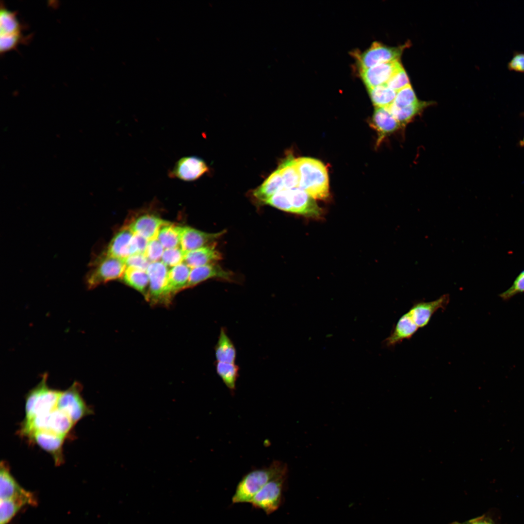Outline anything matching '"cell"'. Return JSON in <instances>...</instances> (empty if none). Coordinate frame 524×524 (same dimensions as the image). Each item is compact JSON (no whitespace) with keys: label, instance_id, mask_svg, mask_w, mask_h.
Returning <instances> with one entry per match:
<instances>
[{"label":"cell","instance_id":"obj_28","mask_svg":"<svg viewBox=\"0 0 524 524\" xmlns=\"http://www.w3.org/2000/svg\"><path fill=\"white\" fill-rule=\"evenodd\" d=\"M23 25L20 23L16 11L8 9L1 3L0 9V35L23 34Z\"/></svg>","mask_w":524,"mask_h":524},{"label":"cell","instance_id":"obj_18","mask_svg":"<svg viewBox=\"0 0 524 524\" xmlns=\"http://www.w3.org/2000/svg\"><path fill=\"white\" fill-rule=\"evenodd\" d=\"M371 125L378 134L377 145L386 137L402 129L389 109L385 107H376Z\"/></svg>","mask_w":524,"mask_h":524},{"label":"cell","instance_id":"obj_1","mask_svg":"<svg viewBox=\"0 0 524 524\" xmlns=\"http://www.w3.org/2000/svg\"><path fill=\"white\" fill-rule=\"evenodd\" d=\"M299 175L298 187L314 199L325 200L329 197V181L326 166L320 161L310 158L296 159Z\"/></svg>","mask_w":524,"mask_h":524},{"label":"cell","instance_id":"obj_15","mask_svg":"<svg viewBox=\"0 0 524 524\" xmlns=\"http://www.w3.org/2000/svg\"><path fill=\"white\" fill-rule=\"evenodd\" d=\"M449 300V295L445 294L435 300L415 302L408 311L418 327L422 328L428 325L433 315L439 309L446 308Z\"/></svg>","mask_w":524,"mask_h":524},{"label":"cell","instance_id":"obj_10","mask_svg":"<svg viewBox=\"0 0 524 524\" xmlns=\"http://www.w3.org/2000/svg\"><path fill=\"white\" fill-rule=\"evenodd\" d=\"M209 171L205 161L196 156H185L180 159L168 172L171 179L183 181L195 180Z\"/></svg>","mask_w":524,"mask_h":524},{"label":"cell","instance_id":"obj_40","mask_svg":"<svg viewBox=\"0 0 524 524\" xmlns=\"http://www.w3.org/2000/svg\"><path fill=\"white\" fill-rule=\"evenodd\" d=\"M386 84L396 92L410 84L408 76L403 67L392 77Z\"/></svg>","mask_w":524,"mask_h":524},{"label":"cell","instance_id":"obj_20","mask_svg":"<svg viewBox=\"0 0 524 524\" xmlns=\"http://www.w3.org/2000/svg\"><path fill=\"white\" fill-rule=\"evenodd\" d=\"M232 274L215 263L193 268L191 269L186 289L193 287L210 278L226 280L232 279Z\"/></svg>","mask_w":524,"mask_h":524},{"label":"cell","instance_id":"obj_14","mask_svg":"<svg viewBox=\"0 0 524 524\" xmlns=\"http://www.w3.org/2000/svg\"><path fill=\"white\" fill-rule=\"evenodd\" d=\"M402 67L399 60H394L360 70V75L367 88L370 89L386 84Z\"/></svg>","mask_w":524,"mask_h":524},{"label":"cell","instance_id":"obj_8","mask_svg":"<svg viewBox=\"0 0 524 524\" xmlns=\"http://www.w3.org/2000/svg\"><path fill=\"white\" fill-rule=\"evenodd\" d=\"M82 385L74 381L66 390L61 391L57 408L66 414L75 424L84 417L92 414L93 409L83 399Z\"/></svg>","mask_w":524,"mask_h":524},{"label":"cell","instance_id":"obj_39","mask_svg":"<svg viewBox=\"0 0 524 524\" xmlns=\"http://www.w3.org/2000/svg\"><path fill=\"white\" fill-rule=\"evenodd\" d=\"M164 249L158 239L155 238L149 240L144 255L150 263L158 262L162 258Z\"/></svg>","mask_w":524,"mask_h":524},{"label":"cell","instance_id":"obj_41","mask_svg":"<svg viewBox=\"0 0 524 524\" xmlns=\"http://www.w3.org/2000/svg\"><path fill=\"white\" fill-rule=\"evenodd\" d=\"M127 267L146 271L150 263L145 255L143 254L136 253L131 255L125 259Z\"/></svg>","mask_w":524,"mask_h":524},{"label":"cell","instance_id":"obj_4","mask_svg":"<svg viewBox=\"0 0 524 524\" xmlns=\"http://www.w3.org/2000/svg\"><path fill=\"white\" fill-rule=\"evenodd\" d=\"M85 278L89 289L122 278L127 267L125 260L108 254L105 251L94 260Z\"/></svg>","mask_w":524,"mask_h":524},{"label":"cell","instance_id":"obj_16","mask_svg":"<svg viewBox=\"0 0 524 524\" xmlns=\"http://www.w3.org/2000/svg\"><path fill=\"white\" fill-rule=\"evenodd\" d=\"M291 213L307 217L318 218L321 217L322 210L315 199L305 191L296 187L288 189Z\"/></svg>","mask_w":524,"mask_h":524},{"label":"cell","instance_id":"obj_22","mask_svg":"<svg viewBox=\"0 0 524 524\" xmlns=\"http://www.w3.org/2000/svg\"><path fill=\"white\" fill-rule=\"evenodd\" d=\"M28 492L22 488L12 476L7 464L5 461H1L0 470V500L19 497Z\"/></svg>","mask_w":524,"mask_h":524},{"label":"cell","instance_id":"obj_31","mask_svg":"<svg viewBox=\"0 0 524 524\" xmlns=\"http://www.w3.org/2000/svg\"><path fill=\"white\" fill-rule=\"evenodd\" d=\"M182 227L168 221L161 227L157 238L164 249L180 247Z\"/></svg>","mask_w":524,"mask_h":524},{"label":"cell","instance_id":"obj_3","mask_svg":"<svg viewBox=\"0 0 524 524\" xmlns=\"http://www.w3.org/2000/svg\"><path fill=\"white\" fill-rule=\"evenodd\" d=\"M48 374H43L40 381L27 394L25 398V418L49 413L57 408L60 391L50 388L47 384Z\"/></svg>","mask_w":524,"mask_h":524},{"label":"cell","instance_id":"obj_13","mask_svg":"<svg viewBox=\"0 0 524 524\" xmlns=\"http://www.w3.org/2000/svg\"><path fill=\"white\" fill-rule=\"evenodd\" d=\"M112 256L125 260L138 253L134 233L127 226H123L114 236L105 251Z\"/></svg>","mask_w":524,"mask_h":524},{"label":"cell","instance_id":"obj_9","mask_svg":"<svg viewBox=\"0 0 524 524\" xmlns=\"http://www.w3.org/2000/svg\"><path fill=\"white\" fill-rule=\"evenodd\" d=\"M409 44L407 43L397 47H390L377 42H374L369 49L358 57L360 70L382 63L399 60L404 50L409 46Z\"/></svg>","mask_w":524,"mask_h":524},{"label":"cell","instance_id":"obj_44","mask_svg":"<svg viewBox=\"0 0 524 524\" xmlns=\"http://www.w3.org/2000/svg\"><path fill=\"white\" fill-rule=\"evenodd\" d=\"M520 144L521 147H524V138L520 141Z\"/></svg>","mask_w":524,"mask_h":524},{"label":"cell","instance_id":"obj_27","mask_svg":"<svg viewBox=\"0 0 524 524\" xmlns=\"http://www.w3.org/2000/svg\"><path fill=\"white\" fill-rule=\"evenodd\" d=\"M284 188L281 175L277 168L253 191V195L261 201L265 203L273 195Z\"/></svg>","mask_w":524,"mask_h":524},{"label":"cell","instance_id":"obj_2","mask_svg":"<svg viewBox=\"0 0 524 524\" xmlns=\"http://www.w3.org/2000/svg\"><path fill=\"white\" fill-rule=\"evenodd\" d=\"M287 469L285 463L276 460L267 467L250 471L238 483L232 502L250 503L256 493L270 480Z\"/></svg>","mask_w":524,"mask_h":524},{"label":"cell","instance_id":"obj_30","mask_svg":"<svg viewBox=\"0 0 524 524\" xmlns=\"http://www.w3.org/2000/svg\"><path fill=\"white\" fill-rule=\"evenodd\" d=\"M278 169L281 175L285 188L290 189L298 187L299 175L296 159L292 154H288L282 160Z\"/></svg>","mask_w":524,"mask_h":524},{"label":"cell","instance_id":"obj_33","mask_svg":"<svg viewBox=\"0 0 524 524\" xmlns=\"http://www.w3.org/2000/svg\"><path fill=\"white\" fill-rule=\"evenodd\" d=\"M215 369L231 393L236 389V384L239 376V367L235 363L216 361Z\"/></svg>","mask_w":524,"mask_h":524},{"label":"cell","instance_id":"obj_17","mask_svg":"<svg viewBox=\"0 0 524 524\" xmlns=\"http://www.w3.org/2000/svg\"><path fill=\"white\" fill-rule=\"evenodd\" d=\"M225 232L208 233L196 229L183 226L181 234L180 247L185 252L212 244Z\"/></svg>","mask_w":524,"mask_h":524},{"label":"cell","instance_id":"obj_35","mask_svg":"<svg viewBox=\"0 0 524 524\" xmlns=\"http://www.w3.org/2000/svg\"><path fill=\"white\" fill-rule=\"evenodd\" d=\"M265 203L279 210L291 213L289 191L285 188L276 193Z\"/></svg>","mask_w":524,"mask_h":524},{"label":"cell","instance_id":"obj_34","mask_svg":"<svg viewBox=\"0 0 524 524\" xmlns=\"http://www.w3.org/2000/svg\"><path fill=\"white\" fill-rule=\"evenodd\" d=\"M416 94L410 84L397 92L396 97L391 105L396 107H404L418 102Z\"/></svg>","mask_w":524,"mask_h":524},{"label":"cell","instance_id":"obj_25","mask_svg":"<svg viewBox=\"0 0 524 524\" xmlns=\"http://www.w3.org/2000/svg\"><path fill=\"white\" fill-rule=\"evenodd\" d=\"M431 104L430 101L419 100L407 107H396L390 105L388 108L403 129Z\"/></svg>","mask_w":524,"mask_h":524},{"label":"cell","instance_id":"obj_43","mask_svg":"<svg viewBox=\"0 0 524 524\" xmlns=\"http://www.w3.org/2000/svg\"><path fill=\"white\" fill-rule=\"evenodd\" d=\"M466 524H493L490 520L485 518H479L471 520Z\"/></svg>","mask_w":524,"mask_h":524},{"label":"cell","instance_id":"obj_12","mask_svg":"<svg viewBox=\"0 0 524 524\" xmlns=\"http://www.w3.org/2000/svg\"><path fill=\"white\" fill-rule=\"evenodd\" d=\"M27 437L51 455L56 465L63 463V446L66 437L46 430L33 431Z\"/></svg>","mask_w":524,"mask_h":524},{"label":"cell","instance_id":"obj_5","mask_svg":"<svg viewBox=\"0 0 524 524\" xmlns=\"http://www.w3.org/2000/svg\"><path fill=\"white\" fill-rule=\"evenodd\" d=\"M74 425L66 414L56 408L49 413L24 419L20 434L27 436L33 431L46 430L66 437Z\"/></svg>","mask_w":524,"mask_h":524},{"label":"cell","instance_id":"obj_32","mask_svg":"<svg viewBox=\"0 0 524 524\" xmlns=\"http://www.w3.org/2000/svg\"><path fill=\"white\" fill-rule=\"evenodd\" d=\"M368 89L371 100L376 107H389L397 94L386 84Z\"/></svg>","mask_w":524,"mask_h":524},{"label":"cell","instance_id":"obj_21","mask_svg":"<svg viewBox=\"0 0 524 524\" xmlns=\"http://www.w3.org/2000/svg\"><path fill=\"white\" fill-rule=\"evenodd\" d=\"M37 501L33 494H27L14 498L0 501V524H7L23 506L35 505Z\"/></svg>","mask_w":524,"mask_h":524},{"label":"cell","instance_id":"obj_37","mask_svg":"<svg viewBox=\"0 0 524 524\" xmlns=\"http://www.w3.org/2000/svg\"><path fill=\"white\" fill-rule=\"evenodd\" d=\"M29 38L23 34L13 35H0L1 54L15 49L21 43L27 42Z\"/></svg>","mask_w":524,"mask_h":524},{"label":"cell","instance_id":"obj_6","mask_svg":"<svg viewBox=\"0 0 524 524\" xmlns=\"http://www.w3.org/2000/svg\"><path fill=\"white\" fill-rule=\"evenodd\" d=\"M288 472L287 469L278 474L256 493L250 502L253 508L262 509L267 515L279 508L282 500Z\"/></svg>","mask_w":524,"mask_h":524},{"label":"cell","instance_id":"obj_11","mask_svg":"<svg viewBox=\"0 0 524 524\" xmlns=\"http://www.w3.org/2000/svg\"><path fill=\"white\" fill-rule=\"evenodd\" d=\"M168 221L148 212H143L131 217L125 225L128 226L134 234L143 236L148 240L157 238L162 226Z\"/></svg>","mask_w":524,"mask_h":524},{"label":"cell","instance_id":"obj_24","mask_svg":"<svg viewBox=\"0 0 524 524\" xmlns=\"http://www.w3.org/2000/svg\"><path fill=\"white\" fill-rule=\"evenodd\" d=\"M192 268L183 262L169 270L168 290L172 298L179 292L186 289Z\"/></svg>","mask_w":524,"mask_h":524},{"label":"cell","instance_id":"obj_26","mask_svg":"<svg viewBox=\"0 0 524 524\" xmlns=\"http://www.w3.org/2000/svg\"><path fill=\"white\" fill-rule=\"evenodd\" d=\"M214 352L216 361L235 363L236 349L224 328H221L220 329Z\"/></svg>","mask_w":524,"mask_h":524},{"label":"cell","instance_id":"obj_36","mask_svg":"<svg viewBox=\"0 0 524 524\" xmlns=\"http://www.w3.org/2000/svg\"><path fill=\"white\" fill-rule=\"evenodd\" d=\"M186 252L181 247L165 249L161 262L166 266L172 267L184 262Z\"/></svg>","mask_w":524,"mask_h":524},{"label":"cell","instance_id":"obj_19","mask_svg":"<svg viewBox=\"0 0 524 524\" xmlns=\"http://www.w3.org/2000/svg\"><path fill=\"white\" fill-rule=\"evenodd\" d=\"M418 329L410 313L407 311L398 320L390 335L383 342V345L387 347H394L404 340L410 339Z\"/></svg>","mask_w":524,"mask_h":524},{"label":"cell","instance_id":"obj_23","mask_svg":"<svg viewBox=\"0 0 524 524\" xmlns=\"http://www.w3.org/2000/svg\"><path fill=\"white\" fill-rule=\"evenodd\" d=\"M221 259L220 253L211 244L186 252L183 262L193 268L214 263Z\"/></svg>","mask_w":524,"mask_h":524},{"label":"cell","instance_id":"obj_7","mask_svg":"<svg viewBox=\"0 0 524 524\" xmlns=\"http://www.w3.org/2000/svg\"><path fill=\"white\" fill-rule=\"evenodd\" d=\"M167 266L162 262H151L147 273L149 278V287L146 299L152 305L169 304L172 298L168 290Z\"/></svg>","mask_w":524,"mask_h":524},{"label":"cell","instance_id":"obj_38","mask_svg":"<svg viewBox=\"0 0 524 524\" xmlns=\"http://www.w3.org/2000/svg\"><path fill=\"white\" fill-rule=\"evenodd\" d=\"M524 292V270L517 276L511 286L499 295L503 300L511 299L515 295Z\"/></svg>","mask_w":524,"mask_h":524},{"label":"cell","instance_id":"obj_29","mask_svg":"<svg viewBox=\"0 0 524 524\" xmlns=\"http://www.w3.org/2000/svg\"><path fill=\"white\" fill-rule=\"evenodd\" d=\"M121 278L125 284L140 292L146 298L149 287V278L146 271L127 267Z\"/></svg>","mask_w":524,"mask_h":524},{"label":"cell","instance_id":"obj_42","mask_svg":"<svg viewBox=\"0 0 524 524\" xmlns=\"http://www.w3.org/2000/svg\"><path fill=\"white\" fill-rule=\"evenodd\" d=\"M507 66L510 70L524 72V52L515 51Z\"/></svg>","mask_w":524,"mask_h":524}]
</instances>
